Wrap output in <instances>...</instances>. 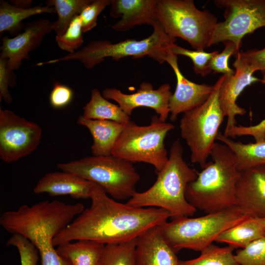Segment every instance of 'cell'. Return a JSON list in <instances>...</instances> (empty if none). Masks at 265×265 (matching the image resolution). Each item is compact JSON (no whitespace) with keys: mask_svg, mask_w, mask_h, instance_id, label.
<instances>
[{"mask_svg":"<svg viewBox=\"0 0 265 265\" xmlns=\"http://www.w3.org/2000/svg\"><path fill=\"white\" fill-rule=\"evenodd\" d=\"M90 199V207L54 237V246L79 240L105 245L126 242L170 217L169 213L161 208H137L118 202L93 182Z\"/></svg>","mask_w":265,"mask_h":265,"instance_id":"obj_1","label":"cell"},{"mask_svg":"<svg viewBox=\"0 0 265 265\" xmlns=\"http://www.w3.org/2000/svg\"><path fill=\"white\" fill-rule=\"evenodd\" d=\"M198 173L185 161L183 146L176 139L170 147L167 163L157 173L153 185L145 191H136L126 204L137 208H161L169 213L172 219L192 216L197 210L187 202L186 190Z\"/></svg>","mask_w":265,"mask_h":265,"instance_id":"obj_2","label":"cell"},{"mask_svg":"<svg viewBox=\"0 0 265 265\" xmlns=\"http://www.w3.org/2000/svg\"><path fill=\"white\" fill-rule=\"evenodd\" d=\"M210 156L212 161L206 163L186 190L187 202L207 213L236 206L235 188L239 175L235 155L227 146L215 142Z\"/></svg>","mask_w":265,"mask_h":265,"instance_id":"obj_3","label":"cell"},{"mask_svg":"<svg viewBox=\"0 0 265 265\" xmlns=\"http://www.w3.org/2000/svg\"><path fill=\"white\" fill-rule=\"evenodd\" d=\"M152 33L141 40L127 39L116 43L106 40L89 42L78 51L58 58L40 62L39 66L61 61L78 60L87 69H91L110 57L115 61L126 57L137 59L150 57L160 64L166 62L170 47L175 44L176 38L167 35L159 21L153 26Z\"/></svg>","mask_w":265,"mask_h":265,"instance_id":"obj_4","label":"cell"},{"mask_svg":"<svg viewBox=\"0 0 265 265\" xmlns=\"http://www.w3.org/2000/svg\"><path fill=\"white\" fill-rule=\"evenodd\" d=\"M248 217L235 206L199 217L174 218L159 227L176 253L184 249L200 252L213 243L222 232Z\"/></svg>","mask_w":265,"mask_h":265,"instance_id":"obj_5","label":"cell"},{"mask_svg":"<svg viewBox=\"0 0 265 265\" xmlns=\"http://www.w3.org/2000/svg\"><path fill=\"white\" fill-rule=\"evenodd\" d=\"M61 171L70 172L101 186L114 199H130L140 176L132 163L119 157L90 156L57 164Z\"/></svg>","mask_w":265,"mask_h":265,"instance_id":"obj_6","label":"cell"},{"mask_svg":"<svg viewBox=\"0 0 265 265\" xmlns=\"http://www.w3.org/2000/svg\"><path fill=\"white\" fill-rule=\"evenodd\" d=\"M158 20L168 36L179 37L195 50L211 46L216 17L198 9L192 0H158Z\"/></svg>","mask_w":265,"mask_h":265,"instance_id":"obj_7","label":"cell"},{"mask_svg":"<svg viewBox=\"0 0 265 265\" xmlns=\"http://www.w3.org/2000/svg\"><path fill=\"white\" fill-rule=\"evenodd\" d=\"M174 129L157 115L148 126H140L130 120L125 124L111 155L132 163L144 162L154 166L157 174L168 160L164 144L167 134Z\"/></svg>","mask_w":265,"mask_h":265,"instance_id":"obj_8","label":"cell"},{"mask_svg":"<svg viewBox=\"0 0 265 265\" xmlns=\"http://www.w3.org/2000/svg\"><path fill=\"white\" fill-rule=\"evenodd\" d=\"M221 76L213 85L207 101L199 107L183 114L180 122L182 137L190 151V160L203 168L210 156L219 128L225 117L220 106L218 93Z\"/></svg>","mask_w":265,"mask_h":265,"instance_id":"obj_9","label":"cell"},{"mask_svg":"<svg viewBox=\"0 0 265 265\" xmlns=\"http://www.w3.org/2000/svg\"><path fill=\"white\" fill-rule=\"evenodd\" d=\"M214 3L225 8V20L216 24L211 46L230 41L239 51L245 35L265 26V0H216Z\"/></svg>","mask_w":265,"mask_h":265,"instance_id":"obj_10","label":"cell"},{"mask_svg":"<svg viewBox=\"0 0 265 265\" xmlns=\"http://www.w3.org/2000/svg\"><path fill=\"white\" fill-rule=\"evenodd\" d=\"M42 133L38 124L0 108V158L4 162L16 161L34 152Z\"/></svg>","mask_w":265,"mask_h":265,"instance_id":"obj_11","label":"cell"},{"mask_svg":"<svg viewBox=\"0 0 265 265\" xmlns=\"http://www.w3.org/2000/svg\"><path fill=\"white\" fill-rule=\"evenodd\" d=\"M170 88L169 84L164 83L154 89L151 83L144 81L137 91L131 94L124 93L115 88H106L102 94L105 99L116 102L122 110L130 116L134 109L144 106L153 109L159 120L166 122L170 113L169 100L172 94Z\"/></svg>","mask_w":265,"mask_h":265,"instance_id":"obj_12","label":"cell"},{"mask_svg":"<svg viewBox=\"0 0 265 265\" xmlns=\"http://www.w3.org/2000/svg\"><path fill=\"white\" fill-rule=\"evenodd\" d=\"M52 31V23L47 19L26 23L23 31L16 36L2 38L0 57L7 59L11 70L19 69L23 60L30 58L29 53L38 48L45 36Z\"/></svg>","mask_w":265,"mask_h":265,"instance_id":"obj_13","label":"cell"},{"mask_svg":"<svg viewBox=\"0 0 265 265\" xmlns=\"http://www.w3.org/2000/svg\"><path fill=\"white\" fill-rule=\"evenodd\" d=\"M233 64L236 71L234 74L227 76L223 75L218 93L219 102L227 122L224 133L236 126L237 115H242L246 110L236 103L238 97L243 90L252 83L261 81L253 76L254 72L249 65L238 54Z\"/></svg>","mask_w":265,"mask_h":265,"instance_id":"obj_14","label":"cell"},{"mask_svg":"<svg viewBox=\"0 0 265 265\" xmlns=\"http://www.w3.org/2000/svg\"><path fill=\"white\" fill-rule=\"evenodd\" d=\"M235 196L236 206L244 215L265 216V164L239 171Z\"/></svg>","mask_w":265,"mask_h":265,"instance_id":"obj_15","label":"cell"},{"mask_svg":"<svg viewBox=\"0 0 265 265\" xmlns=\"http://www.w3.org/2000/svg\"><path fill=\"white\" fill-rule=\"evenodd\" d=\"M176 75L177 85L169 100L170 119L175 121L181 113L191 111L204 104L210 96L213 85L198 84L187 79L181 72L177 55L171 51L166 59Z\"/></svg>","mask_w":265,"mask_h":265,"instance_id":"obj_16","label":"cell"},{"mask_svg":"<svg viewBox=\"0 0 265 265\" xmlns=\"http://www.w3.org/2000/svg\"><path fill=\"white\" fill-rule=\"evenodd\" d=\"M158 0H111L109 15L120 19L112 28L126 31L143 24L153 26L158 20Z\"/></svg>","mask_w":265,"mask_h":265,"instance_id":"obj_17","label":"cell"},{"mask_svg":"<svg viewBox=\"0 0 265 265\" xmlns=\"http://www.w3.org/2000/svg\"><path fill=\"white\" fill-rule=\"evenodd\" d=\"M176 254L159 226L147 229L136 238L135 265H179Z\"/></svg>","mask_w":265,"mask_h":265,"instance_id":"obj_18","label":"cell"},{"mask_svg":"<svg viewBox=\"0 0 265 265\" xmlns=\"http://www.w3.org/2000/svg\"><path fill=\"white\" fill-rule=\"evenodd\" d=\"M93 182L65 171L48 173L38 182L33 191L51 196L69 195L75 199L90 198Z\"/></svg>","mask_w":265,"mask_h":265,"instance_id":"obj_19","label":"cell"},{"mask_svg":"<svg viewBox=\"0 0 265 265\" xmlns=\"http://www.w3.org/2000/svg\"><path fill=\"white\" fill-rule=\"evenodd\" d=\"M77 123L87 128L91 134L93 143L91 149L94 156L111 155L125 126V124L113 121L88 119L83 115L78 117Z\"/></svg>","mask_w":265,"mask_h":265,"instance_id":"obj_20","label":"cell"},{"mask_svg":"<svg viewBox=\"0 0 265 265\" xmlns=\"http://www.w3.org/2000/svg\"><path fill=\"white\" fill-rule=\"evenodd\" d=\"M105 245L90 240H79L58 245V254L71 265H100Z\"/></svg>","mask_w":265,"mask_h":265,"instance_id":"obj_21","label":"cell"},{"mask_svg":"<svg viewBox=\"0 0 265 265\" xmlns=\"http://www.w3.org/2000/svg\"><path fill=\"white\" fill-rule=\"evenodd\" d=\"M43 13H56L54 7L37 5L29 8L15 6L6 1H0V33L9 32L15 36L21 33L25 27L22 21L31 16Z\"/></svg>","mask_w":265,"mask_h":265,"instance_id":"obj_22","label":"cell"},{"mask_svg":"<svg viewBox=\"0 0 265 265\" xmlns=\"http://www.w3.org/2000/svg\"><path fill=\"white\" fill-rule=\"evenodd\" d=\"M265 237V231L260 218L249 217L222 232L215 241L227 243L234 249H242Z\"/></svg>","mask_w":265,"mask_h":265,"instance_id":"obj_23","label":"cell"},{"mask_svg":"<svg viewBox=\"0 0 265 265\" xmlns=\"http://www.w3.org/2000/svg\"><path fill=\"white\" fill-rule=\"evenodd\" d=\"M216 139L221 141L232 151L239 171L265 164V140L244 144L232 140L220 132Z\"/></svg>","mask_w":265,"mask_h":265,"instance_id":"obj_24","label":"cell"},{"mask_svg":"<svg viewBox=\"0 0 265 265\" xmlns=\"http://www.w3.org/2000/svg\"><path fill=\"white\" fill-rule=\"evenodd\" d=\"M83 116L88 119L110 120L125 124L130 116L119 105L105 99L97 88L92 90L90 101L83 107Z\"/></svg>","mask_w":265,"mask_h":265,"instance_id":"obj_25","label":"cell"},{"mask_svg":"<svg viewBox=\"0 0 265 265\" xmlns=\"http://www.w3.org/2000/svg\"><path fill=\"white\" fill-rule=\"evenodd\" d=\"M92 0H48L46 5L54 8L57 19L52 23L53 30L56 36L63 34L74 19Z\"/></svg>","mask_w":265,"mask_h":265,"instance_id":"obj_26","label":"cell"},{"mask_svg":"<svg viewBox=\"0 0 265 265\" xmlns=\"http://www.w3.org/2000/svg\"><path fill=\"white\" fill-rule=\"evenodd\" d=\"M234 249L228 245L219 247L212 243L202 250L199 257L180 260L179 265H239L233 253Z\"/></svg>","mask_w":265,"mask_h":265,"instance_id":"obj_27","label":"cell"},{"mask_svg":"<svg viewBox=\"0 0 265 265\" xmlns=\"http://www.w3.org/2000/svg\"><path fill=\"white\" fill-rule=\"evenodd\" d=\"M136 238L122 243L105 245L100 265H135Z\"/></svg>","mask_w":265,"mask_h":265,"instance_id":"obj_28","label":"cell"},{"mask_svg":"<svg viewBox=\"0 0 265 265\" xmlns=\"http://www.w3.org/2000/svg\"><path fill=\"white\" fill-rule=\"evenodd\" d=\"M170 50L176 55H182L189 57L192 61L195 74L203 77L212 72L210 68V63L213 56L218 52L214 51L208 53L202 50H189L175 44L170 47Z\"/></svg>","mask_w":265,"mask_h":265,"instance_id":"obj_29","label":"cell"},{"mask_svg":"<svg viewBox=\"0 0 265 265\" xmlns=\"http://www.w3.org/2000/svg\"><path fill=\"white\" fill-rule=\"evenodd\" d=\"M81 23L79 15L72 21L65 32L55 36V41L58 47L68 53H73L79 50L84 40L82 35Z\"/></svg>","mask_w":265,"mask_h":265,"instance_id":"obj_30","label":"cell"},{"mask_svg":"<svg viewBox=\"0 0 265 265\" xmlns=\"http://www.w3.org/2000/svg\"><path fill=\"white\" fill-rule=\"evenodd\" d=\"M235 256L239 265H265V237L238 250Z\"/></svg>","mask_w":265,"mask_h":265,"instance_id":"obj_31","label":"cell"},{"mask_svg":"<svg viewBox=\"0 0 265 265\" xmlns=\"http://www.w3.org/2000/svg\"><path fill=\"white\" fill-rule=\"evenodd\" d=\"M41 258V265H71L57 253L53 238L49 235L38 236L33 241Z\"/></svg>","mask_w":265,"mask_h":265,"instance_id":"obj_32","label":"cell"},{"mask_svg":"<svg viewBox=\"0 0 265 265\" xmlns=\"http://www.w3.org/2000/svg\"><path fill=\"white\" fill-rule=\"evenodd\" d=\"M7 245L16 247L19 253L21 265H37L39 253L36 247L25 237L13 234Z\"/></svg>","mask_w":265,"mask_h":265,"instance_id":"obj_33","label":"cell"},{"mask_svg":"<svg viewBox=\"0 0 265 265\" xmlns=\"http://www.w3.org/2000/svg\"><path fill=\"white\" fill-rule=\"evenodd\" d=\"M225 45L224 50L218 52L213 56L210 63V68L214 73H222L230 76L234 74L235 71L229 66V59L232 55L239 52L235 44L232 41L223 42Z\"/></svg>","mask_w":265,"mask_h":265,"instance_id":"obj_34","label":"cell"},{"mask_svg":"<svg viewBox=\"0 0 265 265\" xmlns=\"http://www.w3.org/2000/svg\"><path fill=\"white\" fill-rule=\"evenodd\" d=\"M111 0H92L79 15L82 31L88 32L97 25L98 16L107 6H110Z\"/></svg>","mask_w":265,"mask_h":265,"instance_id":"obj_35","label":"cell"},{"mask_svg":"<svg viewBox=\"0 0 265 265\" xmlns=\"http://www.w3.org/2000/svg\"><path fill=\"white\" fill-rule=\"evenodd\" d=\"M8 66L7 59L0 57V101L3 100L10 104L12 98L8 90L9 87L16 85V76Z\"/></svg>","mask_w":265,"mask_h":265,"instance_id":"obj_36","label":"cell"},{"mask_svg":"<svg viewBox=\"0 0 265 265\" xmlns=\"http://www.w3.org/2000/svg\"><path fill=\"white\" fill-rule=\"evenodd\" d=\"M263 80H261L265 84V72L263 73ZM227 137L235 138L236 136L242 135H251L256 142H262L265 140V118L259 124L248 127L235 126L227 132L223 134Z\"/></svg>","mask_w":265,"mask_h":265,"instance_id":"obj_37","label":"cell"},{"mask_svg":"<svg viewBox=\"0 0 265 265\" xmlns=\"http://www.w3.org/2000/svg\"><path fill=\"white\" fill-rule=\"evenodd\" d=\"M73 98V91L67 85L55 82L49 96L51 106L56 109L63 108L68 106Z\"/></svg>","mask_w":265,"mask_h":265,"instance_id":"obj_38","label":"cell"},{"mask_svg":"<svg viewBox=\"0 0 265 265\" xmlns=\"http://www.w3.org/2000/svg\"><path fill=\"white\" fill-rule=\"evenodd\" d=\"M237 54L246 62L254 73L257 71L265 72V47L261 50L238 52Z\"/></svg>","mask_w":265,"mask_h":265,"instance_id":"obj_39","label":"cell"},{"mask_svg":"<svg viewBox=\"0 0 265 265\" xmlns=\"http://www.w3.org/2000/svg\"><path fill=\"white\" fill-rule=\"evenodd\" d=\"M31 0H11L10 3L15 6L22 8L31 7Z\"/></svg>","mask_w":265,"mask_h":265,"instance_id":"obj_40","label":"cell"},{"mask_svg":"<svg viewBox=\"0 0 265 265\" xmlns=\"http://www.w3.org/2000/svg\"><path fill=\"white\" fill-rule=\"evenodd\" d=\"M260 220L263 225L265 231V216L262 218H260Z\"/></svg>","mask_w":265,"mask_h":265,"instance_id":"obj_41","label":"cell"}]
</instances>
